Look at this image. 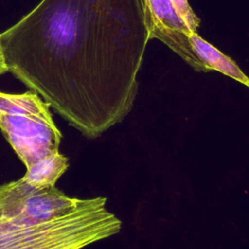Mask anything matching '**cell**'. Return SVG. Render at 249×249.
Listing matches in <instances>:
<instances>
[{"mask_svg": "<svg viewBox=\"0 0 249 249\" xmlns=\"http://www.w3.org/2000/svg\"><path fill=\"white\" fill-rule=\"evenodd\" d=\"M149 40L137 0H42L0 33L9 72L88 138L131 111Z\"/></svg>", "mask_w": 249, "mask_h": 249, "instance_id": "1", "label": "cell"}, {"mask_svg": "<svg viewBox=\"0 0 249 249\" xmlns=\"http://www.w3.org/2000/svg\"><path fill=\"white\" fill-rule=\"evenodd\" d=\"M102 196L76 198L28 176L0 185V249H80L121 231Z\"/></svg>", "mask_w": 249, "mask_h": 249, "instance_id": "2", "label": "cell"}, {"mask_svg": "<svg viewBox=\"0 0 249 249\" xmlns=\"http://www.w3.org/2000/svg\"><path fill=\"white\" fill-rule=\"evenodd\" d=\"M51 105L33 90L0 91V130L25 167L58 153L62 138Z\"/></svg>", "mask_w": 249, "mask_h": 249, "instance_id": "3", "label": "cell"}, {"mask_svg": "<svg viewBox=\"0 0 249 249\" xmlns=\"http://www.w3.org/2000/svg\"><path fill=\"white\" fill-rule=\"evenodd\" d=\"M149 39H159L174 53L193 32L179 18L169 0H137Z\"/></svg>", "mask_w": 249, "mask_h": 249, "instance_id": "4", "label": "cell"}, {"mask_svg": "<svg viewBox=\"0 0 249 249\" xmlns=\"http://www.w3.org/2000/svg\"><path fill=\"white\" fill-rule=\"evenodd\" d=\"M195 63L193 68L198 72L218 71L249 88V78L235 62L213 45L202 39L197 32L189 35Z\"/></svg>", "mask_w": 249, "mask_h": 249, "instance_id": "5", "label": "cell"}, {"mask_svg": "<svg viewBox=\"0 0 249 249\" xmlns=\"http://www.w3.org/2000/svg\"><path fill=\"white\" fill-rule=\"evenodd\" d=\"M173 9L183 22L193 31L197 32L200 24V19L194 13L187 0H169Z\"/></svg>", "mask_w": 249, "mask_h": 249, "instance_id": "6", "label": "cell"}, {"mask_svg": "<svg viewBox=\"0 0 249 249\" xmlns=\"http://www.w3.org/2000/svg\"><path fill=\"white\" fill-rule=\"evenodd\" d=\"M6 72H9V67L6 63L5 56H4V53H3V51H2V48L0 45V75L4 74Z\"/></svg>", "mask_w": 249, "mask_h": 249, "instance_id": "7", "label": "cell"}]
</instances>
